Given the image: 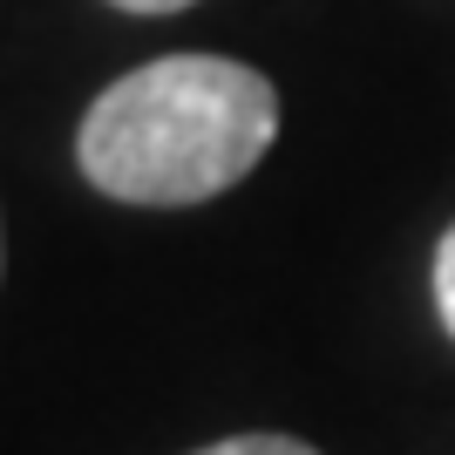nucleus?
<instances>
[{"instance_id":"f257e3e1","label":"nucleus","mask_w":455,"mask_h":455,"mask_svg":"<svg viewBox=\"0 0 455 455\" xmlns=\"http://www.w3.org/2000/svg\"><path fill=\"white\" fill-rule=\"evenodd\" d=\"M279 89L231 55H156L89 102L76 164L102 197L136 211L211 204L266 164Z\"/></svg>"},{"instance_id":"f03ea898","label":"nucleus","mask_w":455,"mask_h":455,"mask_svg":"<svg viewBox=\"0 0 455 455\" xmlns=\"http://www.w3.org/2000/svg\"><path fill=\"white\" fill-rule=\"evenodd\" d=\"M190 455H320V449L299 435H225V442H204Z\"/></svg>"},{"instance_id":"7ed1b4c3","label":"nucleus","mask_w":455,"mask_h":455,"mask_svg":"<svg viewBox=\"0 0 455 455\" xmlns=\"http://www.w3.org/2000/svg\"><path fill=\"white\" fill-rule=\"evenodd\" d=\"M435 313H442V326H449V340H455V225L442 231V245H435Z\"/></svg>"},{"instance_id":"20e7f679","label":"nucleus","mask_w":455,"mask_h":455,"mask_svg":"<svg viewBox=\"0 0 455 455\" xmlns=\"http://www.w3.org/2000/svg\"><path fill=\"white\" fill-rule=\"evenodd\" d=\"M109 7H123V14H184L197 0H109Z\"/></svg>"},{"instance_id":"39448f33","label":"nucleus","mask_w":455,"mask_h":455,"mask_svg":"<svg viewBox=\"0 0 455 455\" xmlns=\"http://www.w3.org/2000/svg\"><path fill=\"white\" fill-rule=\"evenodd\" d=\"M0 266H7V251H0Z\"/></svg>"}]
</instances>
